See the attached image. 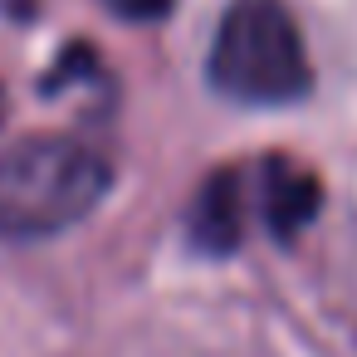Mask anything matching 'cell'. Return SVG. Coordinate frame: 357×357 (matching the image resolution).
Wrapping results in <instances>:
<instances>
[{"label":"cell","instance_id":"1","mask_svg":"<svg viewBox=\"0 0 357 357\" xmlns=\"http://www.w3.org/2000/svg\"><path fill=\"white\" fill-rule=\"evenodd\" d=\"M108 186L113 172L93 147L59 132L20 137L0 152V235L50 240L93 215Z\"/></svg>","mask_w":357,"mask_h":357},{"label":"cell","instance_id":"2","mask_svg":"<svg viewBox=\"0 0 357 357\" xmlns=\"http://www.w3.org/2000/svg\"><path fill=\"white\" fill-rule=\"evenodd\" d=\"M206 79L215 93L250 108H279L303 98L313 74L294 15L279 0H235L220 15Z\"/></svg>","mask_w":357,"mask_h":357},{"label":"cell","instance_id":"3","mask_svg":"<svg viewBox=\"0 0 357 357\" xmlns=\"http://www.w3.org/2000/svg\"><path fill=\"white\" fill-rule=\"evenodd\" d=\"M186 235L201 255H230L245 240V186L235 167H220L201 181L186 211Z\"/></svg>","mask_w":357,"mask_h":357},{"label":"cell","instance_id":"4","mask_svg":"<svg viewBox=\"0 0 357 357\" xmlns=\"http://www.w3.org/2000/svg\"><path fill=\"white\" fill-rule=\"evenodd\" d=\"M259 196H264V220L279 240H294L323 206V186L318 176L294 162V157H269L264 162V181H259Z\"/></svg>","mask_w":357,"mask_h":357}]
</instances>
